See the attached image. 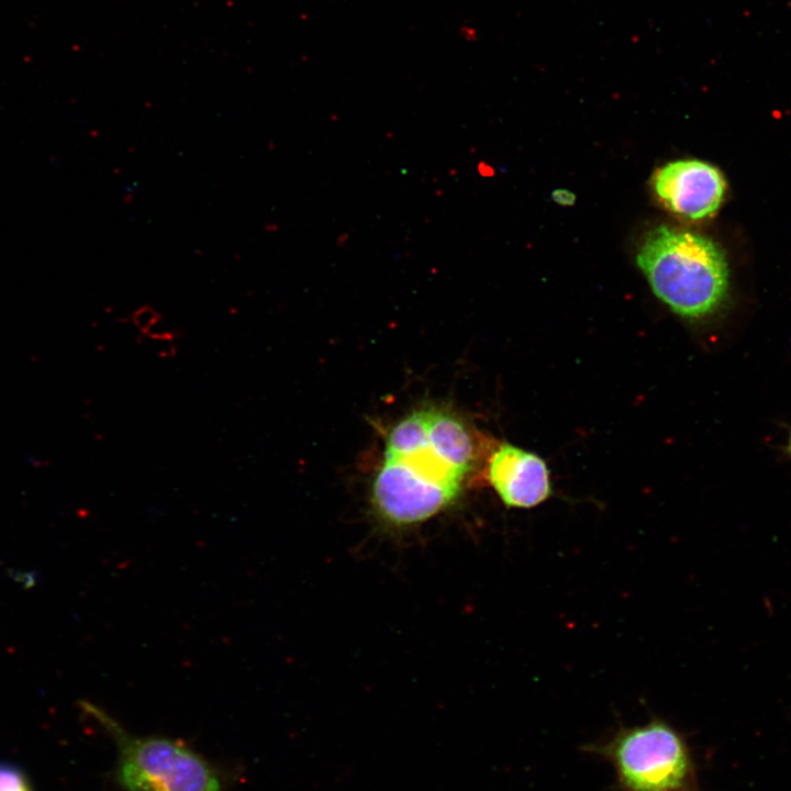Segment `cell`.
Returning <instances> with one entry per match:
<instances>
[{"label": "cell", "instance_id": "cell-1", "mask_svg": "<svg viewBox=\"0 0 791 791\" xmlns=\"http://www.w3.org/2000/svg\"><path fill=\"white\" fill-rule=\"evenodd\" d=\"M636 263L655 296L681 317H710L727 301L728 263L708 236L658 226L645 236Z\"/></svg>", "mask_w": 791, "mask_h": 791}, {"label": "cell", "instance_id": "cell-2", "mask_svg": "<svg viewBox=\"0 0 791 791\" xmlns=\"http://www.w3.org/2000/svg\"><path fill=\"white\" fill-rule=\"evenodd\" d=\"M116 746L115 778L125 791H221L210 764L191 748L161 736H137L90 702H80Z\"/></svg>", "mask_w": 791, "mask_h": 791}, {"label": "cell", "instance_id": "cell-3", "mask_svg": "<svg viewBox=\"0 0 791 791\" xmlns=\"http://www.w3.org/2000/svg\"><path fill=\"white\" fill-rule=\"evenodd\" d=\"M463 476L428 446L386 457L372 484L378 513L391 523L413 524L432 517L457 495Z\"/></svg>", "mask_w": 791, "mask_h": 791}, {"label": "cell", "instance_id": "cell-4", "mask_svg": "<svg viewBox=\"0 0 791 791\" xmlns=\"http://www.w3.org/2000/svg\"><path fill=\"white\" fill-rule=\"evenodd\" d=\"M627 791H686L692 765L682 737L664 722L622 731L606 747Z\"/></svg>", "mask_w": 791, "mask_h": 791}, {"label": "cell", "instance_id": "cell-5", "mask_svg": "<svg viewBox=\"0 0 791 791\" xmlns=\"http://www.w3.org/2000/svg\"><path fill=\"white\" fill-rule=\"evenodd\" d=\"M653 186L668 210L690 220L711 218L720 209L726 191L722 172L698 159L668 163L655 174Z\"/></svg>", "mask_w": 791, "mask_h": 791}, {"label": "cell", "instance_id": "cell-6", "mask_svg": "<svg viewBox=\"0 0 791 791\" xmlns=\"http://www.w3.org/2000/svg\"><path fill=\"white\" fill-rule=\"evenodd\" d=\"M488 479L508 508L531 509L553 493L549 469L542 457L501 443L488 461Z\"/></svg>", "mask_w": 791, "mask_h": 791}, {"label": "cell", "instance_id": "cell-7", "mask_svg": "<svg viewBox=\"0 0 791 791\" xmlns=\"http://www.w3.org/2000/svg\"><path fill=\"white\" fill-rule=\"evenodd\" d=\"M428 443L447 465L465 476L477 459L472 432L456 415L428 409Z\"/></svg>", "mask_w": 791, "mask_h": 791}, {"label": "cell", "instance_id": "cell-8", "mask_svg": "<svg viewBox=\"0 0 791 791\" xmlns=\"http://www.w3.org/2000/svg\"><path fill=\"white\" fill-rule=\"evenodd\" d=\"M428 445V409L410 413L390 431L385 456L397 457L414 453Z\"/></svg>", "mask_w": 791, "mask_h": 791}, {"label": "cell", "instance_id": "cell-9", "mask_svg": "<svg viewBox=\"0 0 791 791\" xmlns=\"http://www.w3.org/2000/svg\"><path fill=\"white\" fill-rule=\"evenodd\" d=\"M0 791H32V787L16 766L0 762Z\"/></svg>", "mask_w": 791, "mask_h": 791}, {"label": "cell", "instance_id": "cell-10", "mask_svg": "<svg viewBox=\"0 0 791 791\" xmlns=\"http://www.w3.org/2000/svg\"><path fill=\"white\" fill-rule=\"evenodd\" d=\"M132 321L141 332L148 334L160 317L154 308L144 305L134 312Z\"/></svg>", "mask_w": 791, "mask_h": 791}, {"label": "cell", "instance_id": "cell-11", "mask_svg": "<svg viewBox=\"0 0 791 791\" xmlns=\"http://www.w3.org/2000/svg\"><path fill=\"white\" fill-rule=\"evenodd\" d=\"M553 197L555 200L559 203L566 204V203H572L573 201V194L566 190H557L554 192Z\"/></svg>", "mask_w": 791, "mask_h": 791}, {"label": "cell", "instance_id": "cell-12", "mask_svg": "<svg viewBox=\"0 0 791 791\" xmlns=\"http://www.w3.org/2000/svg\"><path fill=\"white\" fill-rule=\"evenodd\" d=\"M788 449H789V452H790V455H791V435H790V439H789V446H788Z\"/></svg>", "mask_w": 791, "mask_h": 791}]
</instances>
